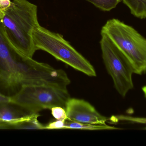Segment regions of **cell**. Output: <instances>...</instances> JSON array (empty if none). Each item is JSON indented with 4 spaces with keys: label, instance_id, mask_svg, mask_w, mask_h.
Instances as JSON below:
<instances>
[{
    "label": "cell",
    "instance_id": "cell-1",
    "mask_svg": "<svg viewBox=\"0 0 146 146\" xmlns=\"http://www.w3.org/2000/svg\"><path fill=\"white\" fill-rule=\"evenodd\" d=\"M69 79L65 71L17 52L12 46L0 50V93L11 97L23 87H65Z\"/></svg>",
    "mask_w": 146,
    "mask_h": 146
},
{
    "label": "cell",
    "instance_id": "cell-2",
    "mask_svg": "<svg viewBox=\"0 0 146 146\" xmlns=\"http://www.w3.org/2000/svg\"><path fill=\"white\" fill-rule=\"evenodd\" d=\"M0 20L13 48L21 55L33 58L37 51L33 31L39 25L36 5L27 0H13Z\"/></svg>",
    "mask_w": 146,
    "mask_h": 146
},
{
    "label": "cell",
    "instance_id": "cell-3",
    "mask_svg": "<svg viewBox=\"0 0 146 146\" xmlns=\"http://www.w3.org/2000/svg\"><path fill=\"white\" fill-rule=\"evenodd\" d=\"M131 63L134 73H146V39L131 26L116 19L107 21L101 29Z\"/></svg>",
    "mask_w": 146,
    "mask_h": 146
},
{
    "label": "cell",
    "instance_id": "cell-4",
    "mask_svg": "<svg viewBox=\"0 0 146 146\" xmlns=\"http://www.w3.org/2000/svg\"><path fill=\"white\" fill-rule=\"evenodd\" d=\"M33 39L37 50L46 51L57 60L90 77L97 75L93 66L61 34L39 25L33 31Z\"/></svg>",
    "mask_w": 146,
    "mask_h": 146
},
{
    "label": "cell",
    "instance_id": "cell-5",
    "mask_svg": "<svg viewBox=\"0 0 146 146\" xmlns=\"http://www.w3.org/2000/svg\"><path fill=\"white\" fill-rule=\"evenodd\" d=\"M70 98L67 88L48 85L25 86L10 97L11 102L32 113L56 106L66 109Z\"/></svg>",
    "mask_w": 146,
    "mask_h": 146
},
{
    "label": "cell",
    "instance_id": "cell-6",
    "mask_svg": "<svg viewBox=\"0 0 146 146\" xmlns=\"http://www.w3.org/2000/svg\"><path fill=\"white\" fill-rule=\"evenodd\" d=\"M102 57L107 72L113 80L117 92L122 97L133 88V68L121 51L105 34L101 33Z\"/></svg>",
    "mask_w": 146,
    "mask_h": 146
},
{
    "label": "cell",
    "instance_id": "cell-7",
    "mask_svg": "<svg viewBox=\"0 0 146 146\" xmlns=\"http://www.w3.org/2000/svg\"><path fill=\"white\" fill-rule=\"evenodd\" d=\"M66 110L68 120L81 123L106 124L110 119L99 113L94 107L83 99H69Z\"/></svg>",
    "mask_w": 146,
    "mask_h": 146
},
{
    "label": "cell",
    "instance_id": "cell-8",
    "mask_svg": "<svg viewBox=\"0 0 146 146\" xmlns=\"http://www.w3.org/2000/svg\"><path fill=\"white\" fill-rule=\"evenodd\" d=\"M34 113L10 102H0V119L8 122L20 120Z\"/></svg>",
    "mask_w": 146,
    "mask_h": 146
},
{
    "label": "cell",
    "instance_id": "cell-9",
    "mask_svg": "<svg viewBox=\"0 0 146 146\" xmlns=\"http://www.w3.org/2000/svg\"><path fill=\"white\" fill-rule=\"evenodd\" d=\"M39 113H34L15 121L11 122L13 129H44V125L38 121Z\"/></svg>",
    "mask_w": 146,
    "mask_h": 146
},
{
    "label": "cell",
    "instance_id": "cell-10",
    "mask_svg": "<svg viewBox=\"0 0 146 146\" xmlns=\"http://www.w3.org/2000/svg\"><path fill=\"white\" fill-rule=\"evenodd\" d=\"M62 129H80V130H113L117 129L107 124H92L81 123L67 120L63 122Z\"/></svg>",
    "mask_w": 146,
    "mask_h": 146
},
{
    "label": "cell",
    "instance_id": "cell-11",
    "mask_svg": "<svg viewBox=\"0 0 146 146\" xmlns=\"http://www.w3.org/2000/svg\"><path fill=\"white\" fill-rule=\"evenodd\" d=\"M131 14L140 19L146 18V0H122Z\"/></svg>",
    "mask_w": 146,
    "mask_h": 146
},
{
    "label": "cell",
    "instance_id": "cell-12",
    "mask_svg": "<svg viewBox=\"0 0 146 146\" xmlns=\"http://www.w3.org/2000/svg\"><path fill=\"white\" fill-rule=\"evenodd\" d=\"M102 11H110L115 8L121 0H86Z\"/></svg>",
    "mask_w": 146,
    "mask_h": 146
},
{
    "label": "cell",
    "instance_id": "cell-13",
    "mask_svg": "<svg viewBox=\"0 0 146 146\" xmlns=\"http://www.w3.org/2000/svg\"><path fill=\"white\" fill-rule=\"evenodd\" d=\"M51 114L56 120L66 121L68 120L66 109L60 106H56L51 109Z\"/></svg>",
    "mask_w": 146,
    "mask_h": 146
},
{
    "label": "cell",
    "instance_id": "cell-14",
    "mask_svg": "<svg viewBox=\"0 0 146 146\" xmlns=\"http://www.w3.org/2000/svg\"><path fill=\"white\" fill-rule=\"evenodd\" d=\"M0 129H13V125L11 122L0 119Z\"/></svg>",
    "mask_w": 146,
    "mask_h": 146
},
{
    "label": "cell",
    "instance_id": "cell-15",
    "mask_svg": "<svg viewBox=\"0 0 146 146\" xmlns=\"http://www.w3.org/2000/svg\"><path fill=\"white\" fill-rule=\"evenodd\" d=\"M11 3V0H0V7L3 13L4 11L10 6Z\"/></svg>",
    "mask_w": 146,
    "mask_h": 146
},
{
    "label": "cell",
    "instance_id": "cell-16",
    "mask_svg": "<svg viewBox=\"0 0 146 146\" xmlns=\"http://www.w3.org/2000/svg\"><path fill=\"white\" fill-rule=\"evenodd\" d=\"M10 97L5 96L0 93V102H10Z\"/></svg>",
    "mask_w": 146,
    "mask_h": 146
},
{
    "label": "cell",
    "instance_id": "cell-17",
    "mask_svg": "<svg viewBox=\"0 0 146 146\" xmlns=\"http://www.w3.org/2000/svg\"><path fill=\"white\" fill-rule=\"evenodd\" d=\"M142 91H143V93H144V94H145V97L146 98V86H144L142 88Z\"/></svg>",
    "mask_w": 146,
    "mask_h": 146
},
{
    "label": "cell",
    "instance_id": "cell-18",
    "mask_svg": "<svg viewBox=\"0 0 146 146\" xmlns=\"http://www.w3.org/2000/svg\"><path fill=\"white\" fill-rule=\"evenodd\" d=\"M3 12L2 10L1 9V7H0V19H1L2 18L3 16Z\"/></svg>",
    "mask_w": 146,
    "mask_h": 146
}]
</instances>
